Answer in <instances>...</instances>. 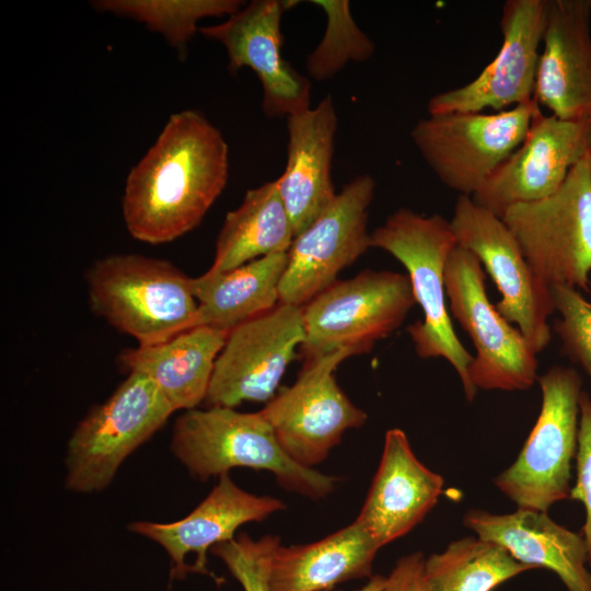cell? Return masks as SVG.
Returning a JSON list of instances; mask_svg holds the SVG:
<instances>
[{
    "instance_id": "obj_1",
    "label": "cell",
    "mask_w": 591,
    "mask_h": 591,
    "mask_svg": "<svg viewBox=\"0 0 591 591\" xmlns=\"http://www.w3.org/2000/svg\"><path fill=\"white\" fill-rule=\"evenodd\" d=\"M228 176L229 149L220 130L198 111L173 114L126 178L121 207L129 234L162 244L190 232Z\"/></svg>"
},
{
    "instance_id": "obj_2",
    "label": "cell",
    "mask_w": 591,
    "mask_h": 591,
    "mask_svg": "<svg viewBox=\"0 0 591 591\" xmlns=\"http://www.w3.org/2000/svg\"><path fill=\"white\" fill-rule=\"evenodd\" d=\"M170 445L188 473L202 482L250 467L270 472L285 490L310 499L327 497L337 483L292 460L259 412L217 406L185 410L174 422Z\"/></svg>"
},
{
    "instance_id": "obj_3",
    "label": "cell",
    "mask_w": 591,
    "mask_h": 591,
    "mask_svg": "<svg viewBox=\"0 0 591 591\" xmlns=\"http://www.w3.org/2000/svg\"><path fill=\"white\" fill-rule=\"evenodd\" d=\"M456 245L450 220L408 208L390 215L371 233V247L390 253L406 268L415 301L422 311V321L407 328L417 355L448 360L461 380L465 398L473 402L477 393L468 376L473 356L455 334L445 302V264Z\"/></svg>"
},
{
    "instance_id": "obj_4",
    "label": "cell",
    "mask_w": 591,
    "mask_h": 591,
    "mask_svg": "<svg viewBox=\"0 0 591 591\" xmlns=\"http://www.w3.org/2000/svg\"><path fill=\"white\" fill-rule=\"evenodd\" d=\"M86 285L94 313L140 346L163 343L198 326L193 278L169 260L109 255L88 270Z\"/></svg>"
},
{
    "instance_id": "obj_5",
    "label": "cell",
    "mask_w": 591,
    "mask_h": 591,
    "mask_svg": "<svg viewBox=\"0 0 591 591\" xmlns=\"http://www.w3.org/2000/svg\"><path fill=\"white\" fill-rule=\"evenodd\" d=\"M537 382L542 405L536 422L518 457L495 478V485L519 508L547 512L570 496L582 379L571 367L553 366Z\"/></svg>"
},
{
    "instance_id": "obj_6",
    "label": "cell",
    "mask_w": 591,
    "mask_h": 591,
    "mask_svg": "<svg viewBox=\"0 0 591 591\" xmlns=\"http://www.w3.org/2000/svg\"><path fill=\"white\" fill-rule=\"evenodd\" d=\"M501 219L545 285L590 290V152L572 167L556 193L537 201L513 205Z\"/></svg>"
},
{
    "instance_id": "obj_7",
    "label": "cell",
    "mask_w": 591,
    "mask_h": 591,
    "mask_svg": "<svg viewBox=\"0 0 591 591\" xmlns=\"http://www.w3.org/2000/svg\"><path fill=\"white\" fill-rule=\"evenodd\" d=\"M175 412L157 385L131 372L74 428L67 445L66 488L91 494L106 488L123 462Z\"/></svg>"
},
{
    "instance_id": "obj_8",
    "label": "cell",
    "mask_w": 591,
    "mask_h": 591,
    "mask_svg": "<svg viewBox=\"0 0 591 591\" xmlns=\"http://www.w3.org/2000/svg\"><path fill=\"white\" fill-rule=\"evenodd\" d=\"M416 304L407 275L367 269L336 280L301 308L306 360L348 348L358 355L390 336Z\"/></svg>"
},
{
    "instance_id": "obj_9",
    "label": "cell",
    "mask_w": 591,
    "mask_h": 591,
    "mask_svg": "<svg viewBox=\"0 0 591 591\" xmlns=\"http://www.w3.org/2000/svg\"><path fill=\"white\" fill-rule=\"evenodd\" d=\"M540 109L532 100L493 114L428 115L416 123L410 137L443 185L472 197L521 144Z\"/></svg>"
},
{
    "instance_id": "obj_10",
    "label": "cell",
    "mask_w": 591,
    "mask_h": 591,
    "mask_svg": "<svg viewBox=\"0 0 591 591\" xmlns=\"http://www.w3.org/2000/svg\"><path fill=\"white\" fill-rule=\"evenodd\" d=\"M485 277L472 252L460 245L451 251L444 270L445 292L452 315L476 350L468 369L471 383L485 391H525L538 378L537 354L489 301Z\"/></svg>"
},
{
    "instance_id": "obj_11",
    "label": "cell",
    "mask_w": 591,
    "mask_h": 591,
    "mask_svg": "<svg viewBox=\"0 0 591 591\" xmlns=\"http://www.w3.org/2000/svg\"><path fill=\"white\" fill-rule=\"evenodd\" d=\"M457 245L472 252L501 294L495 306L517 324L532 349L543 351L552 339L555 312L551 288L533 271L518 241L500 217L459 195L450 220Z\"/></svg>"
},
{
    "instance_id": "obj_12",
    "label": "cell",
    "mask_w": 591,
    "mask_h": 591,
    "mask_svg": "<svg viewBox=\"0 0 591 591\" xmlns=\"http://www.w3.org/2000/svg\"><path fill=\"white\" fill-rule=\"evenodd\" d=\"M354 349H339L310 359L297 381L276 394L259 410L287 454L302 466L322 463L343 434L367 421L336 382L335 371Z\"/></svg>"
},
{
    "instance_id": "obj_13",
    "label": "cell",
    "mask_w": 591,
    "mask_h": 591,
    "mask_svg": "<svg viewBox=\"0 0 591 591\" xmlns=\"http://www.w3.org/2000/svg\"><path fill=\"white\" fill-rule=\"evenodd\" d=\"M374 193L372 176H357L294 236L279 287L280 303L302 308L371 247L368 211Z\"/></svg>"
},
{
    "instance_id": "obj_14",
    "label": "cell",
    "mask_w": 591,
    "mask_h": 591,
    "mask_svg": "<svg viewBox=\"0 0 591 591\" xmlns=\"http://www.w3.org/2000/svg\"><path fill=\"white\" fill-rule=\"evenodd\" d=\"M304 340L301 308L279 303L233 328L220 351L205 402L234 408L269 402Z\"/></svg>"
},
{
    "instance_id": "obj_15",
    "label": "cell",
    "mask_w": 591,
    "mask_h": 591,
    "mask_svg": "<svg viewBox=\"0 0 591 591\" xmlns=\"http://www.w3.org/2000/svg\"><path fill=\"white\" fill-rule=\"evenodd\" d=\"M548 0H507L502 4L501 47L471 82L432 96L428 115L496 112L530 102L534 96Z\"/></svg>"
},
{
    "instance_id": "obj_16",
    "label": "cell",
    "mask_w": 591,
    "mask_h": 591,
    "mask_svg": "<svg viewBox=\"0 0 591 591\" xmlns=\"http://www.w3.org/2000/svg\"><path fill=\"white\" fill-rule=\"evenodd\" d=\"M590 144L591 116L561 119L540 109L521 144L472 198L500 218L513 205L544 199L559 189Z\"/></svg>"
},
{
    "instance_id": "obj_17",
    "label": "cell",
    "mask_w": 591,
    "mask_h": 591,
    "mask_svg": "<svg viewBox=\"0 0 591 591\" xmlns=\"http://www.w3.org/2000/svg\"><path fill=\"white\" fill-rule=\"evenodd\" d=\"M294 1L254 0L224 22L199 32L227 50L229 68L252 69L263 88L262 108L269 118L310 108L311 82L282 56L281 18Z\"/></svg>"
},
{
    "instance_id": "obj_18",
    "label": "cell",
    "mask_w": 591,
    "mask_h": 591,
    "mask_svg": "<svg viewBox=\"0 0 591 591\" xmlns=\"http://www.w3.org/2000/svg\"><path fill=\"white\" fill-rule=\"evenodd\" d=\"M285 503L271 496H258L239 487L229 476H219L208 496L185 518L158 523L136 521L127 525L135 534L158 543L171 560V577L184 578L188 572L211 576L207 553L217 544L234 538L236 530L248 522H260L285 509Z\"/></svg>"
},
{
    "instance_id": "obj_19",
    "label": "cell",
    "mask_w": 591,
    "mask_h": 591,
    "mask_svg": "<svg viewBox=\"0 0 591 591\" xmlns=\"http://www.w3.org/2000/svg\"><path fill=\"white\" fill-rule=\"evenodd\" d=\"M591 0H548L534 96L561 119L591 116Z\"/></svg>"
},
{
    "instance_id": "obj_20",
    "label": "cell",
    "mask_w": 591,
    "mask_h": 591,
    "mask_svg": "<svg viewBox=\"0 0 591 591\" xmlns=\"http://www.w3.org/2000/svg\"><path fill=\"white\" fill-rule=\"evenodd\" d=\"M443 478L415 455L405 432L386 431L379 467L356 518L384 545L419 524L443 491Z\"/></svg>"
},
{
    "instance_id": "obj_21",
    "label": "cell",
    "mask_w": 591,
    "mask_h": 591,
    "mask_svg": "<svg viewBox=\"0 0 591 591\" xmlns=\"http://www.w3.org/2000/svg\"><path fill=\"white\" fill-rule=\"evenodd\" d=\"M337 124L331 95L315 107L287 117V163L276 182L294 236L317 219L337 195L332 179Z\"/></svg>"
},
{
    "instance_id": "obj_22",
    "label": "cell",
    "mask_w": 591,
    "mask_h": 591,
    "mask_svg": "<svg viewBox=\"0 0 591 591\" xmlns=\"http://www.w3.org/2000/svg\"><path fill=\"white\" fill-rule=\"evenodd\" d=\"M463 523L478 537L502 546L520 563L553 571L568 591H591L582 534L556 523L547 512L518 508L496 514L471 509Z\"/></svg>"
},
{
    "instance_id": "obj_23",
    "label": "cell",
    "mask_w": 591,
    "mask_h": 591,
    "mask_svg": "<svg viewBox=\"0 0 591 591\" xmlns=\"http://www.w3.org/2000/svg\"><path fill=\"white\" fill-rule=\"evenodd\" d=\"M229 333L195 326L160 344L125 349L119 363L150 379L175 410L205 402L216 360Z\"/></svg>"
},
{
    "instance_id": "obj_24",
    "label": "cell",
    "mask_w": 591,
    "mask_h": 591,
    "mask_svg": "<svg viewBox=\"0 0 591 591\" xmlns=\"http://www.w3.org/2000/svg\"><path fill=\"white\" fill-rule=\"evenodd\" d=\"M381 547L355 520L324 538L277 547L270 568V591H326L354 579L371 578Z\"/></svg>"
},
{
    "instance_id": "obj_25",
    "label": "cell",
    "mask_w": 591,
    "mask_h": 591,
    "mask_svg": "<svg viewBox=\"0 0 591 591\" xmlns=\"http://www.w3.org/2000/svg\"><path fill=\"white\" fill-rule=\"evenodd\" d=\"M288 252L260 257L225 271L207 270L193 278L198 303V326L230 333L259 316L279 301V287Z\"/></svg>"
},
{
    "instance_id": "obj_26",
    "label": "cell",
    "mask_w": 591,
    "mask_h": 591,
    "mask_svg": "<svg viewBox=\"0 0 591 591\" xmlns=\"http://www.w3.org/2000/svg\"><path fill=\"white\" fill-rule=\"evenodd\" d=\"M293 239V227L277 182H266L248 189L241 205L227 213L209 270L225 271L260 257L287 253Z\"/></svg>"
},
{
    "instance_id": "obj_27",
    "label": "cell",
    "mask_w": 591,
    "mask_h": 591,
    "mask_svg": "<svg viewBox=\"0 0 591 591\" xmlns=\"http://www.w3.org/2000/svg\"><path fill=\"white\" fill-rule=\"evenodd\" d=\"M531 569L499 544L478 536L453 541L425 558L429 591H493Z\"/></svg>"
},
{
    "instance_id": "obj_28",
    "label": "cell",
    "mask_w": 591,
    "mask_h": 591,
    "mask_svg": "<svg viewBox=\"0 0 591 591\" xmlns=\"http://www.w3.org/2000/svg\"><path fill=\"white\" fill-rule=\"evenodd\" d=\"M92 5L97 11L143 23L182 50L199 31L200 20L228 18L244 4L240 0H99Z\"/></svg>"
},
{
    "instance_id": "obj_29",
    "label": "cell",
    "mask_w": 591,
    "mask_h": 591,
    "mask_svg": "<svg viewBox=\"0 0 591 591\" xmlns=\"http://www.w3.org/2000/svg\"><path fill=\"white\" fill-rule=\"evenodd\" d=\"M326 15L324 36L306 58V71L314 80H327L349 61L362 62L372 57L374 44L351 16L349 1L313 0Z\"/></svg>"
},
{
    "instance_id": "obj_30",
    "label": "cell",
    "mask_w": 591,
    "mask_h": 591,
    "mask_svg": "<svg viewBox=\"0 0 591 591\" xmlns=\"http://www.w3.org/2000/svg\"><path fill=\"white\" fill-rule=\"evenodd\" d=\"M280 545L276 535L254 540L247 534L217 544L211 554L220 558L244 591H270L269 577L274 554Z\"/></svg>"
},
{
    "instance_id": "obj_31",
    "label": "cell",
    "mask_w": 591,
    "mask_h": 591,
    "mask_svg": "<svg viewBox=\"0 0 591 591\" xmlns=\"http://www.w3.org/2000/svg\"><path fill=\"white\" fill-rule=\"evenodd\" d=\"M551 292L560 318L553 326L563 350L591 380V302L579 290L553 286Z\"/></svg>"
},
{
    "instance_id": "obj_32",
    "label": "cell",
    "mask_w": 591,
    "mask_h": 591,
    "mask_svg": "<svg viewBox=\"0 0 591 591\" xmlns=\"http://www.w3.org/2000/svg\"><path fill=\"white\" fill-rule=\"evenodd\" d=\"M579 404L577 476L569 497L581 501L586 510V521L581 534L587 547L588 565L591 567V398L587 392L582 391Z\"/></svg>"
},
{
    "instance_id": "obj_33",
    "label": "cell",
    "mask_w": 591,
    "mask_h": 591,
    "mask_svg": "<svg viewBox=\"0 0 591 591\" xmlns=\"http://www.w3.org/2000/svg\"><path fill=\"white\" fill-rule=\"evenodd\" d=\"M383 591H429L424 555L415 552L399 558L386 577Z\"/></svg>"
},
{
    "instance_id": "obj_34",
    "label": "cell",
    "mask_w": 591,
    "mask_h": 591,
    "mask_svg": "<svg viewBox=\"0 0 591 591\" xmlns=\"http://www.w3.org/2000/svg\"><path fill=\"white\" fill-rule=\"evenodd\" d=\"M386 577L381 575H374L369 578L368 582L360 589L356 591H383L385 586ZM332 591V590H326Z\"/></svg>"
},
{
    "instance_id": "obj_35",
    "label": "cell",
    "mask_w": 591,
    "mask_h": 591,
    "mask_svg": "<svg viewBox=\"0 0 591 591\" xmlns=\"http://www.w3.org/2000/svg\"><path fill=\"white\" fill-rule=\"evenodd\" d=\"M589 152H590V155H591V144H590V150H589Z\"/></svg>"
}]
</instances>
